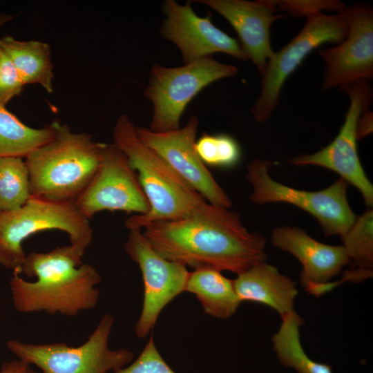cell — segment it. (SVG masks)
<instances>
[{"label":"cell","mask_w":373,"mask_h":373,"mask_svg":"<svg viewBox=\"0 0 373 373\" xmlns=\"http://www.w3.org/2000/svg\"><path fill=\"white\" fill-rule=\"evenodd\" d=\"M347 32V20L341 10L334 15L321 12L307 17L299 33L268 61L260 95L251 110L255 120L264 122L270 117L285 81L312 51L325 43L339 44Z\"/></svg>","instance_id":"9"},{"label":"cell","mask_w":373,"mask_h":373,"mask_svg":"<svg viewBox=\"0 0 373 373\" xmlns=\"http://www.w3.org/2000/svg\"><path fill=\"white\" fill-rule=\"evenodd\" d=\"M277 10L287 12L294 16H306L321 12L322 10L340 11L345 7L338 1H274Z\"/></svg>","instance_id":"28"},{"label":"cell","mask_w":373,"mask_h":373,"mask_svg":"<svg viewBox=\"0 0 373 373\" xmlns=\"http://www.w3.org/2000/svg\"><path fill=\"white\" fill-rule=\"evenodd\" d=\"M372 131V113L367 109L361 115L356 130L357 140L361 139Z\"/></svg>","instance_id":"30"},{"label":"cell","mask_w":373,"mask_h":373,"mask_svg":"<svg viewBox=\"0 0 373 373\" xmlns=\"http://www.w3.org/2000/svg\"><path fill=\"white\" fill-rule=\"evenodd\" d=\"M54 134L52 124L42 128H31L0 104V158H26L32 151L50 141Z\"/></svg>","instance_id":"22"},{"label":"cell","mask_w":373,"mask_h":373,"mask_svg":"<svg viewBox=\"0 0 373 373\" xmlns=\"http://www.w3.org/2000/svg\"><path fill=\"white\" fill-rule=\"evenodd\" d=\"M233 282L241 301L268 305L281 316L294 311V303L298 294L296 283L265 262L238 274Z\"/></svg>","instance_id":"18"},{"label":"cell","mask_w":373,"mask_h":373,"mask_svg":"<svg viewBox=\"0 0 373 373\" xmlns=\"http://www.w3.org/2000/svg\"><path fill=\"white\" fill-rule=\"evenodd\" d=\"M185 291L195 295L207 314L222 319L231 317L242 302L233 280L211 268H200L190 272Z\"/></svg>","instance_id":"19"},{"label":"cell","mask_w":373,"mask_h":373,"mask_svg":"<svg viewBox=\"0 0 373 373\" xmlns=\"http://www.w3.org/2000/svg\"><path fill=\"white\" fill-rule=\"evenodd\" d=\"M0 373H39L30 368V365L19 359L3 363Z\"/></svg>","instance_id":"29"},{"label":"cell","mask_w":373,"mask_h":373,"mask_svg":"<svg viewBox=\"0 0 373 373\" xmlns=\"http://www.w3.org/2000/svg\"><path fill=\"white\" fill-rule=\"evenodd\" d=\"M222 15L238 34L240 46L262 76L268 61L273 56L270 41L272 23L286 17L275 14L272 0H198Z\"/></svg>","instance_id":"17"},{"label":"cell","mask_w":373,"mask_h":373,"mask_svg":"<svg viewBox=\"0 0 373 373\" xmlns=\"http://www.w3.org/2000/svg\"><path fill=\"white\" fill-rule=\"evenodd\" d=\"M24 86L12 61L0 47V104L6 106L21 93Z\"/></svg>","instance_id":"27"},{"label":"cell","mask_w":373,"mask_h":373,"mask_svg":"<svg viewBox=\"0 0 373 373\" xmlns=\"http://www.w3.org/2000/svg\"><path fill=\"white\" fill-rule=\"evenodd\" d=\"M238 71L235 66L219 62L212 57L175 68L154 64L144 90V96L153 107L149 128L156 133L180 128V118L196 95L216 81L236 75Z\"/></svg>","instance_id":"6"},{"label":"cell","mask_w":373,"mask_h":373,"mask_svg":"<svg viewBox=\"0 0 373 373\" xmlns=\"http://www.w3.org/2000/svg\"><path fill=\"white\" fill-rule=\"evenodd\" d=\"M348 23L345 39L335 47L321 50L325 61L322 87L329 89L373 77V11L365 6L341 10Z\"/></svg>","instance_id":"14"},{"label":"cell","mask_w":373,"mask_h":373,"mask_svg":"<svg viewBox=\"0 0 373 373\" xmlns=\"http://www.w3.org/2000/svg\"><path fill=\"white\" fill-rule=\"evenodd\" d=\"M114 321L112 315L104 314L88 340L79 347L68 346L66 343L35 345L10 340L7 347L18 359L36 365L42 373L115 372L129 364L134 354L124 348H109Z\"/></svg>","instance_id":"7"},{"label":"cell","mask_w":373,"mask_h":373,"mask_svg":"<svg viewBox=\"0 0 373 373\" xmlns=\"http://www.w3.org/2000/svg\"><path fill=\"white\" fill-rule=\"evenodd\" d=\"M142 229L159 255L194 269L211 268L238 275L267 257L262 236L249 232L238 213L211 204L188 218L154 222Z\"/></svg>","instance_id":"1"},{"label":"cell","mask_w":373,"mask_h":373,"mask_svg":"<svg viewBox=\"0 0 373 373\" xmlns=\"http://www.w3.org/2000/svg\"><path fill=\"white\" fill-rule=\"evenodd\" d=\"M282 323L272 337L273 347L280 363L298 373H332L329 365L310 358L300 341V327L303 319L294 310L281 316Z\"/></svg>","instance_id":"21"},{"label":"cell","mask_w":373,"mask_h":373,"mask_svg":"<svg viewBox=\"0 0 373 373\" xmlns=\"http://www.w3.org/2000/svg\"><path fill=\"white\" fill-rule=\"evenodd\" d=\"M124 247L138 265L144 281L143 305L135 328L136 335L144 338L154 327L162 309L185 291L190 272L184 265L159 255L141 229L129 230Z\"/></svg>","instance_id":"12"},{"label":"cell","mask_w":373,"mask_h":373,"mask_svg":"<svg viewBox=\"0 0 373 373\" xmlns=\"http://www.w3.org/2000/svg\"><path fill=\"white\" fill-rule=\"evenodd\" d=\"M195 151L207 166L228 168L235 166L240 158V149L230 135L202 134L195 143Z\"/></svg>","instance_id":"25"},{"label":"cell","mask_w":373,"mask_h":373,"mask_svg":"<svg viewBox=\"0 0 373 373\" xmlns=\"http://www.w3.org/2000/svg\"><path fill=\"white\" fill-rule=\"evenodd\" d=\"M84 254L70 245L26 255L21 271L37 279L26 281L20 277V272L13 271L10 288L16 310L74 316L94 308L99 296L95 287L102 279L94 267L82 263Z\"/></svg>","instance_id":"2"},{"label":"cell","mask_w":373,"mask_h":373,"mask_svg":"<svg viewBox=\"0 0 373 373\" xmlns=\"http://www.w3.org/2000/svg\"><path fill=\"white\" fill-rule=\"evenodd\" d=\"M0 47L9 57L23 84H39L53 91V65L48 44L36 40L19 41L11 36L0 39Z\"/></svg>","instance_id":"20"},{"label":"cell","mask_w":373,"mask_h":373,"mask_svg":"<svg viewBox=\"0 0 373 373\" xmlns=\"http://www.w3.org/2000/svg\"><path fill=\"white\" fill-rule=\"evenodd\" d=\"M14 18L13 15L0 12V27L3 26L5 23H8V21L12 20Z\"/></svg>","instance_id":"31"},{"label":"cell","mask_w":373,"mask_h":373,"mask_svg":"<svg viewBox=\"0 0 373 373\" xmlns=\"http://www.w3.org/2000/svg\"><path fill=\"white\" fill-rule=\"evenodd\" d=\"M114 144L126 155L149 203L145 214H133L124 226L142 229L157 221L188 218L209 204L157 153L137 137L135 126L125 115L117 119L113 131Z\"/></svg>","instance_id":"3"},{"label":"cell","mask_w":373,"mask_h":373,"mask_svg":"<svg viewBox=\"0 0 373 373\" xmlns=\"http://www.w3.org/2000/svg\"><path fill=\"white\" fill-rule=\"evenodd\" d=\"M52 125L53 138L25 160L30 193L54 202H74L95 175L104 143L86 133H73L58 121Z\"/></svg>","instance_id":"4"},{"label":"cell","mask_w":373,"mask_h":373,"mask_svg":"<svg viewBox=\"0 0 373 373\" xmlns=\"http://www.w3.org/2000/svg\"><path fill=\"white\" fill-rule=\"evenodd\" d=\"M350 99L345 121L334 140L321 150L289 160L296 166H318L330 169L361 192L365 204L372 207L373 186L361 164L356 148V130L361 114L367 109L372 91L367 81L341 87Z\"/></svg>","instance_id":"11"},{"label":"cell","mask_w":373,"mask_h":373,"mask_svg":"<svg viewBox=\"0 0 373 373\" xmlns=\"http://www.w3.org/2000/svg\"><path fill=\"white\" fill-rule=\"evenodd\" d=\"M49 229L66 232L70 245L84 253L93 240L90 221L74 202H54L31 195L21 208L0 212V264L21 273L26 257L22 242Z\"/></svg>","instance_id":"5"},{"label":"cell","mask_w":373,"mask_h":373,"mask_svg":"<svg viewBox=\"0 0 373 373\" xmlns=\"http://www.w3.org/2000/svg\"><path fill=\"white\" fill-rule=\"evenodd\" d=\"M198 126L199 119L193 115L184 126L175 131L156 133L135 127V131L145 145L161 156L207 202L229 209L231 200L195 151Z\"/></svg>","instance_id":"13"},{"label":"cell","mask_w":373,"mask_h":373,"mask_svg":"<svg viewBox=\"0 0 373 373\" xmlns=\"http://www.w3.org/2000/svg\"><path fill=\"white\" fill-rule=\"evenodd\" d=\"M350 262L368 277L372 275L373 265V211L369 209L356 220L341 236Z\"/></svg>","instance_id":"24"},{"label":"cell","mask_w":373,"mask_h":373,"mask_svg":"<svg viewBox=\"0 0 373 373\" xmlns=\"http://www.w3.org/2000/svg\"><path fill=\"white\" fill-rule=\"evenodd\" d=\"M162 10L165 18L161 27L162 37L178 48L184 64L217 52L248 59L236 39L217 28L209 15H197L189 1L180 5L174 0H166Z\"/></svg>","instance_id":"15"},{"label":"cell","mask_w":373,"mask_h":373,"mask_svg":"<svg viewBox=\"0 0 373 373\" xmlns=\"http://www.w3.org/2000/svg\"><path fill=\"white\" fill-rule=\"evenodd\" d=\"M74 202L88 220L102 211L142 215L149 209L135 171L124 152L114 143L104 144L95 175Z\"/></svg>","instance_id":"10"},{"label":"cell","mask_w":373,"mask_h":373,"mask_svg":"<svg viewBox=\"0 0 373 373\" xmlns=\"http://www.w3.org/2000/svg\"><path fill=\"white\" fill-rule=\"evenodd\" d=\"M275 162L254 159L247 165L246 178L252 186L249 197L258 204L273 202L291 204L313 216L325 236H343L351 228L356 216L347 198V182L340 178L318 191L296 189L273 180L269 168Z\"/></svg>","instance_id":"8"},{"label":"cell","mask_w":373,"mask_h":373,"mask_svg":"<svg viewBox=\"0 0 373 373\" xmlns=\"http://www.w3.org/2000/svg\"><path fill=\"white\" fill-rule=\"evenodd\" d=\"M271 239L276 247L291 254L300 262V283L314 295H321L331 289L329 280L350 262L343 245L323 244L297 227H278L272 231Z\"/></svg>","instance_id":"16"},{"label":"cell","mask_w":373,"mask_h":373,"mask_svg":"<svg viewBox=\"0 0 373 373\" xmlns=\"http://www.w3.org/2000/svg\"><path fill=\"white\" fill-rule=\"evenodd\" d=\"M30 197L25 160L18 157L0 158V212L18 209Z\"/></svg>","instance_id":"23"},{"label":"cell","mask_w":373,"mask_h":373,"mask_svg":"<svg viewBox=\"0 0 373 373\" xmlns=\"http://www.w3.org/2000/svg\"><path fill=\"white\" fill-rule=\"evenodd\" d=\"M114 373H176L163 359L151 335L137 358Z\"/></svg>","instance_id":"26"}]
</instances>
